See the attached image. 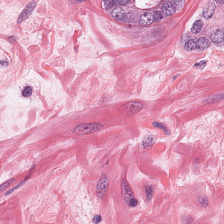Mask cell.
Instances as JSON below:
<instances>
[{"label":"cell","mask_w":224,"mask_h":224,"mask_svg":"<svg viewBox=\"0 0 224 224\" xmlns=\"http://www.w3.org/2000/svg\"><path fill=\"white\" fill-rule=\"evenodd\" d=\"M112 16L113 18L118 20H122L125 18V14L124 10L120 7H116L112 11Z\"/></svg>","instance_id":"9"},{"label":"cell","mask_w":224,"mask_h":224,"mask_svg":"<svg viewBox=\"0 0 224 224\" xmlns=\"http://www.w3.org/2000/svg\"><path fill=\"white\" fill-rule=\"evenodd\" d=\"M153 125L154 127H155V128L163 129L165 134L167 135H170L171 134L170 131L169 130V129L166 125H164L163 123H158V122L155 121V122H154L153 123Z\"/></svg>","instance_id":"14"},{"label":"cell","mask_w":224,"mask_h":224,"mask_svg":"<svg viewBox=\"0 0 224 224\" xmlns=\"http://www.w3.org/2000/svg\"><path fill=\"white\" fill-rule=\"evenodd\" d=\"M155 141V137L152 135H148L144 137L142 140V145L145 148L149 147L154 144Z\"/></svg>","instance_id":"12"},{"label":"cell","mask_w":224,"mask_h":224,"mask_svg":"<svg viewBox=\"0 0 224 224\" xmlns=\"http://www.w3.org/2000/svg\"><path fill=\"white\" fill-rule=\"evenodd\" d=\"M129 205L131 207H135L138 204V201L137 199L133 197L131 199H130L128 202Z\"/></svg>","instance_id":"23"},{"label":"cell","mask_w":224,"mask_h":224,"mask_svg":"<svg viewBox=\"0 0 224 224\" xmlns=\"http://www.w3.org/2000/svg\"><path fill=\"white\" fill-rule=\"evenodd\" d=\"M154 19L155 22H158L162 19L163 18V15L160 11H155L153 14Z\"/></svg>","instance_id":"20"},{"label":"cell","mask_w":224,"mask_h":224,"mask_svg":"<svg viewBox=\"0 0 224 224\" xmlns=\"http://www.w3.org/2000/svg\"><path fill=\"white\" fill-rule=\"evenodd\" d=\"M131 0H117L119 4L121 5H125L127 4Z\"/></svg>","instance_id":"25"},{"label":"cell","mask_w":224,"mask_h":224,"mask_svg":"<svg viewBox=\"0 0 224 224\" xmlns=\"http://www.w3.org/2000/svg\"><path fill=\"white\" fill-rule=\"evenodd\" d=\"M109 184V179L106 174L102 175L98 181L96 187V193L100 198L103 197L106 193Z\"/></svg>","instance_id":"2"},{"label":"cell","mask_w":224,"mask_h":224,"mask_svg":"<svg viewBox=\"0 0 224 224\" xmlns=\"http://www.w3.org/2000/svg\"><path fill=\"white\" fill-rule=\"evenodd\" d=\"M28 179V178H26V179H24V180H22V182H21L19 184L16 185V186L12 188L11 189L6 192L4 194V196H7V195H9V194L12 193L13 192H14V191L18 189V188L20 187H22V185L25 183V182L27 181V179Z\"/></svg>","instance_id":"17"},{"label":"cell","mask_w":224,"mask_h":224,"mask_svg":"<svg viewBox=\"0 0 224 224\" xmlns=\"http://www.w3.org/2000/svg\"><path fill=\"white\" fill-rule=\"evenodd\" d=\"M154 21L153 14L150 12H145L140 16L139 23L141 25H149L152 23Z\"/></svg>","instance_id":"6"},{"label":"cell","mask_w":224,"mask_h":224,"mask_svg":"<svg viewBox=\"0 0 224 224\" xmlns=\"http://www.w3.org/2000/svg\"><path fill=\"white\" fill-rule=\"evenodd\" d=\"M162 11L166 16H172L175 13V7L170 2H166L162 7Z\"/></svg>","instance_id":"7"},{"label":"cell","mask_w":224,"mask_h":224,"mask_svg":"<svg viewBox=\"0 0 224 224\" xmlns=\"http://www.w3.org/2000/svg\"><path fill=\"white\" fill-rule=\"evenodd\" d=\"M185 48L188 51L195 50L196 49V43L193 40H189L185 43Z\"/></svg>","instance_id":"15"},{"label":"cell","mask_w":224,"mask_h":224,"mask_svg":"<svg viewBox=\"0 0 224 224\" xmlns=\"http://www.w3.org/2000/svg\"><path fill=\"white\" fill-rule=\"evenodd\" d=\"M102 1H109V0H102Z\"/></svg>","instance_id":"28"},{"label":"cell","mask_w":224,"mask_h":224,"mask_svg":"<svg viewBox=\"0 0 224 224\" xmlns=\"http://www.w3.org/2000/svg\"><path fill=\"white\" fill-rule=\"evenodd\" d=\"M203 27V23L201 20H197L193 23L191 28V31L193 34H197L200 33Z\"/></svg>","instance_id":"13"},{"label":"cell","mask_w":224,"mask_h":224,"mask_svg":"<svg viewBox=\"0 0 224 224\" xmlns=\"http://www.w3.org/2000/svg\"><path fill=\"white\" fill-rule=\"evenodd\" d=\"M154 190L152 186L147 185L146 187V193L148 201H150L153 195Z\"/></svg>","instance_id":"16"},{"label":"cell","mask_w":224,"mask_h":224,"mask_svg":"<svg viewBox=\"0 0 224 224\" xmlns=\"http://www.w3.org/2000/svg\"><path fill=\"white\" fill-rule=\"evenodd\" d=\"M143 107L142 103L137 102H131L123 106V110L128 114L137 113Z\"/></svg>","instance_id":"4"},{"label":"cell","mask_w":224,"mask_h":224,"mask_svg":"<svg viewBox=\"0 0 224 224\" xmlns=\"http://www.w3.org/2000/svg\"><path fill=\"white\" fill-rule=\"evenodd\" d=\"M103 127L102 123L98 122L82 123L76 126L73 132L75 134L78 135L90 134L99 131Z\"/></svg>","instance_id":"1"},{"label":"cell","mask_w":224,"mask_h":224,"mask_svg":"<svg viewBox=\"0 0 224 224\" xmlns=\"http://www.w3.org/2000/svg\"><path fill=\"white\" fill-rule=\"evenodd\" d=\"M32 90L31 87L26 86L22 92V95L25 97H28L32 95Z\"/></svg>","instance_id":"18"},{"label":"cell","mask_w":224,"mask_h":224,"mask_svg":"<svg viewBox=\"0 0 224 224\" xmlns=\"http://www.w3.org/2000/svg\"><path fill=\"white\" fill-rule=\"evenodd\" d=\"M206 61H202L200 62L196 63L194 65V67L196 68V69H203L205 67L206 65Z\"/></svg>","instance_id":"22"},{"label":"cell","mask_w":224,"mask_h":224,"mask_svg":"<svg viewBox=\"0 0 224 224\" xmlns=\"http://www.w3.org/2000/svg\"><path fill=\"white\" fill-rule=\"evenodd\" d=\"M216 6L214 4L209 3L204 7L203 9V15L205 19H210L213 16Z\"/></svg>","instance_id":"8"},{"label":"cell","mask_w":224,"mask_h":224,"mask_svg":"<svg viewBox=\"0 0 224 224\" xmlns=\"http://www.w3.org/2000/svg\"><path fill=\"white\" fill-rule=\"evenodd\" d=\"M15 179H11L7 181L4 184L0 185V192L5 190L9 185L11 184L15 181Z\"/></svg>","instance_id":"19"},{"label":"cell","mask_w":224,"mask_h":224,"mask_svg":"<svg viewBox=\"0 0 224 224\" xmlns=\"http://www.w3.org/2000/svg\"><path fill=\"white\" fill-rule=\"evenodd\" d=\"M198 202L202 206L206 207L208 204V201L207 198L206 197H201L198 199Z\"/></svg>","instance_id":"21"},{"label":"cell","mask_w":224,"mask_h":224,"mask_svg":"<svg viewBox=\"0 0 224 224\" xmlns=\"http://www.w3.org/2000/svg\"><path fill=\"white\" fill-rule=\"evenodd\" d=\"M86 1V0H73V2H74V3H75L85 1Z\"/></svg>","instance_id":"26"},{"label":"cell","mask_w":224,"mask_h":224,"mask_svg":"<svg viewBox=\"0 0 224 224\" xmlns=\"http://www.w3.org/2000/svg\"><path fill=\"white\" fill-rule=\"evenodd\" d=\"M36 6V4L34 2L29 3L25 7L22 12L19 15L17 20V23L20 24L25 20L27 19L31 15Z\"/></svg>","instance_id":"3"},{"label":"cell","mask_w":224,"mask_h":224,"mask_svg":"<svg viewBox=\"0 0 224 224\" xmlns=\"http://www.w3.org/2000/svg\"><path fill=\"white\" fill-rule=\"evenodd\" d=\"M209 46V41L208 39L205 37L200 38L196 43V48H197L200 51L206 49Z\"/></svg>","instance_id":"11"},{"label":"cell","mask_w":224,"mask_h":224,"mask_svg":"<svg viewBox=\"0 0 224 224\" xmlns=\"http://www.w3.org/2000/svg\"><path fill=\"white\" fill-rule=\"evenodd\" d=\"M211 41L215 43H220L224 40V32L222 30H217L214 32L211 37Z\"/></svg>","instance_id":"10"},{"label":"cell","mask_w":224,"mask_h":224,"mask_svg":"<svg viewBox=\"0 0 224 224\" xmlns=\"http://www.w3.org/2000/svg\"><path fill=\"white\" fill-rule=\"evenodd\" d=\"M122 192L123 196L128 202L134 197V194L131 188L126 180H124L122 184Z\"/></svg>","instance_id":"5"},{"label":"cell","mask_w":224,"mask_h":224,"mask_svg":"<svg viewBox=\"0 0 224 224\" xmlns=\"http://www.w3.org/2000/svg\"><path fill=\"white\" fill-rule=\"evenodd\" d=\"M101 217L100 215H96L94 217L93 219V222L95 223H98L99 222L101 221Z\"/></svg>","instance_id":"24"},{"label":"cell","mask_w":224,"mask_h":224,"mask_svg":"<svg viewBox=\"0 0 224 224\" xmlns=\"http://www.w3.org/2000/svg\"><path fill=\"white\" fill-rule=\"evenodd\" d=\"M215 1H216V2L219 4H221L223 3L224 2V0H215Z\"/></svg>","instance_id":"27"}]
</instances>
